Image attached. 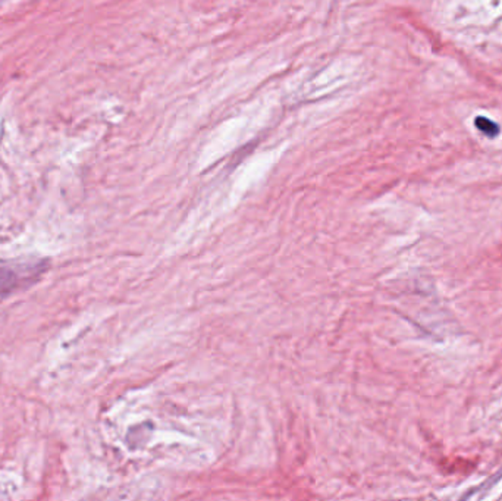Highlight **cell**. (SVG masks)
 <instances>
[{
    "label": "cell",
    "instance_id": "cell-1",
    "mask_svg": "<svg viewBox=\"0 0 502 501\" xmlns=\"http://www.w3.org/2000/svg\"><path fill=\"white\" fill-rule=\"evenodd\" d=\"M474 124H476V127L485 132L486 135H491V137H495V135L499 132V127L492 123V121H489L487 118H483V116H478L476 121H474Z\"/></svg>",
    "mask_w": 502,
    "mask_h": 501
}]
</instances>
